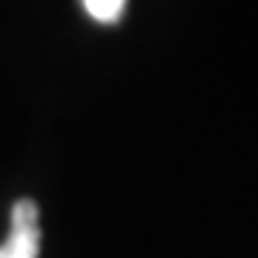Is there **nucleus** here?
Returning <instances> with one entry per match:
<instances>
[{
	"label": "nucleus",
	"mask_w": 258,
	"mask_h": 258,
	"mask_svg": "<svg viewBox=\"0 0 258 258\" xmlns=\"http://www.w3.org/2000/svg\"><path fill=\"white\" fill-rule=\"evenodd\" d=\"M83 6L98 23H118L126 0H83Z\"/></svg>",
	"instance_id": "2"
},
{
	"label": "nucleus",
	"mask_w": 258,
	"mask_h": 258,
	"mask_svg": "<svg viewBox=\"0 0 258 258\" xmlns=\"http://www.w3.org/2000/svg\"><path fill=\"white\" fill-rule=\"evenodd\" d=\"M0 258H9V255H6V252H3V249H0Z\"/></svg>",
	"instance_id": "3"
},
{
	"label": "nucleus",
	"mask_w": 258,
	"mask_h": 258,
	"mask_svg": "<svg viewBox=\"0 0 258 258\" xmlns=\"http://www.w3.org/2000/svg\"><path fill=\"white\" fill-rule=\"evenodd\" d=\"M9 258H37L40 255V224H37V204L20 198L12 207L9 238L0 244Z\"/></svg>",
	"instance_id": "1"
}]
</instances>
